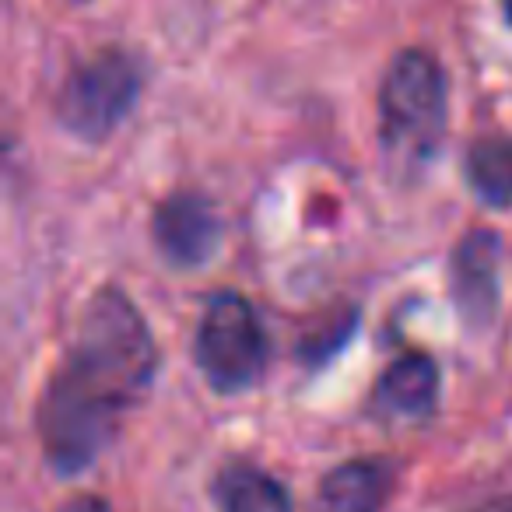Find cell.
<instances>
[{
    "instance_id": "cell-1",
    "label": "cell",
    "mask_w": 512,
    "mask_h": 512,
    "mask_svg": "<svg viewBox=\"0 0 512 512\" xmlns=\"http://www.w3.org/2000/svg\"><path fill=\"white\" fill-rule=\"evenodd\" d=\"M155 369L158 348L141 309L116 285L99 288L39 397L36 432L46 463L57 474L92 467L148 393Z\"/></svg>"
},
{
    "instance_id": "cell-2",
    "label": "cell",
    "mask_w": 512,
    "mask_h": 512,
    "mask_svg": "<svg viewBox=\"0 0 512 512\" xmlns=\"http://www.w3.org/2000/svg\"><path fill=\"white\" fill-rule=\"evenodd\" d=\"M446 134V74L425 50L393 57L379 88V144L393 172H418Z\"/></svg>"
},
{
    "instance_id": "cell-3",
    "label": "cell",
    "mask_w": 512,
    "mask_h": 512,
    "mask_svg": "<svg viewBox=\"0 0 512 512\" xmlns=\"http://www.w3.org/2000/svg\"><path fill=\"white\" fill-rule=\"evenodd\" d=\"M200 376L214 393H246L267 369V334L256 309L239 292H221L207 302L193 344Z\"/></svg>"
},
{
    "instance_id": "cell-4",
    "label": "cell",
    "mask_w": 512,
    "mask_h": 512,
    "mask_svg": "<svg viewBox=\"0 0 512 512\" xmlns=\"http://www.w3.org/2000/svg\"><path fill=\"white\" fill-rule=\"evenodd\" d=\"M141 95V67L123 50L78 60L57 92V120L78 141L99 144L127 120Z\"/></svg>"
},
{
    "instance_id": "cell-5",
    "label": "cell",
    "mask_w": 512,
    "mask_h": 512,
    "mask_svg": "<svg viewBox=\"0 0 512 512\" xmlns=\"http://www.w3.org/2000/svg\"><path fill=\"white\" fill-rule=\"evenodd\" d=\"M151 235L162 256L176 267H200L221 242V221L214 207L197 193H172L158 204Z\"/></svg>"
},
{
    "instance_id": "cell-6",
    "label": "cell",
    "mask_w": 512,
    "mask_h": 512,
    "mask_svg": "<svg viewBox=\"0 0 512 512\" xmlns=\"http://www.w3.org/2000/svg\"><path fill=\"white\" fill-rule=\"evenodd\" d=\"M453 299L470 323H488L498 309V235L470 232L453 253Z\"/></svg>"
},
{
    "instance_id": "cell-7",
    "label": "cell",
    "mask_w": 512,
    "mask_h": 512,
    "mask_svg": "<svg viewBox=\"0 0 512 512\" xmlns=\"http://www.w3.org/2000/svg\"><path fill=\"white\" fill-rule=\"evenodd\" d=\"M393 488L386 460H348L320 481L313 512H383Z\"/></svg>"
},
{
    "instance_id": "cell-8",
    "label": "cell",
    "mask_w": 512,
    "mask_h": 512,
    "mask_svg": "<svg viewBox=\"0 0 512 512\" xmlns=\"http://www.w3.org/2000/svg\"><path fill=\"white\" fill-rule=\"evenodd\" d=\"M439 400V365L425 351L393 358L376 383V404L393 418H428Z\"/></svg>"
},
{
    "instance_id": "cell-9",
    "label": "cell",
    "mask_w": 512,
    "mask_h": 512,
    "mask_svg": "<svg viewBox=\"0 0 512 512\" xmlns=\"http://www.w3.org/2000/svg\"><path fill=\"white\" fill-rule=\"evenodd\" d=\"M214 498L221 512H295L285 484L246 460L221 470L214 481Z\"/></svg>"
},
{
    "instance_id": "cell-10",
    "label": "cell",
    "mask_w": 512,
    "mask_h": 512,
    "mask_svg": "<svg viewBox=\"0 0 512 512\" xmlns=\"http://www.w3.org/2000/svg\"><path fill=\"white\" fill-rule=\"evenodd\" d=\"M467 183L477 197L488 207H502L512 211V141L505 137H491V141H477L467 151Z\"/></svg>"
},
{
    "instance_id": "cell-11",
    "label": "cell",
    "mask_w": 512,
    "mask_h": 512,
    "mask_svg": "<svg viewBox=\"0 0 512 512\" xmlns=\"http://www.w3.org/2000/svg\"><path fill=\"white\" fill-rule=\"evenodd\" d=\"M57 512H113V509H109L99 495H78V498H71V502L60 505Z\"/></svg>"
},
{
    "instance_id": "cell-12",
    "label": "cell",
    "mask_w": 512,
    "mask_h": 512,
    "mask_svg": "<svg viewBox=\"0 0 512 512\" xmlns=\"http://www.w3.org/2000/svg\"><path fill=\"white\" fill-rule=\"evenodd\" d=\"M467 512H512V498H491V502H481Z\"/></svg>"
},
{
    "instance_id": "cell-13",
    "label": "cell",
    "mask_w": 512,
    "mask_h": 512,
    "mask_svg": "<svg viewBox=\"0 0 512 512\" xmlns=\"http://www.w3.org/2000/svg\"><path fill=\"white\" fill-rule=\"evenodd\" d=\"M502 18H505V25L512 29V0H502Z\"/></svg>"
}]
</instances>
